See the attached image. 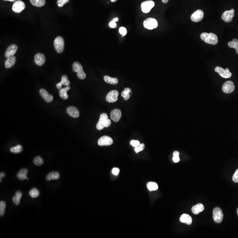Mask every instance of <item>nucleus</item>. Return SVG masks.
<instances>
[{
	"label": "nucleus",
	"instance_id": "nucleus-12",
	"mask_svg": "<svg viewBox=\"0 0 238 238\" xmlns=\"http://www.w3.org/2000/svg\"><path fill=\"white\" fill-rule=\"evenodd\" d=\"M119 96V92L116 90L110 91L106 96V100L109 103H114L117 102Z\"/></svg>",
	"mask_w": 238,
	"mask_h": 238
},
{
	"label": "nucleus",
	"instance_id": "nucleus-14",
	"mask_svg": "<svg viewBox=\"0 0 238 238\" xmlns=\"http://www.w3.org/2000/svg\"><path fill=\"white\" fill-rule=\"evenodd\" d=\"M25 8V5L21 1H17L14 3L12 5V9L13 11L16 13H20Z\"/></svg>",
	"mask_w": 238,
	"mask_h": 238
},
{
	"label": "nucleus",
	"instance_id": "nucleus-39",
	"mask_svg": "<svg viewBox=\"0 0 238 238\" xmlns=\"http://www.w3.org/2000/svg\"><path fill=\"white\" fill-rule=\"evenodd\" d=\"M228 46L231 48H234L235 49V50L238 49V43H235L233 42V41H231V42H229L228 43Z\"/></svg>",
	"mask_w": 238,
	"mask_h": 238
},
{
	"label": "nucleus",
	"instance_id": "nucleus-24",
	"mask_svg": "<svg viewBox=\"0 0 238 238\" xmlns=\"http://www.w3.org/2000/svg\"><path fill=\"white\" fill-rule=\"evenodd\" d=\"M70 88V86H67L65 88L60 89V91H59L60 97L63 99H67L68 98V96L67 94V91L69 90Z\"/></svg>",
	"mask_w": 238,
	"mask_h": 238
},
{
	"label": "nucleus",
	"instance_id": "nucleus-49",
	"mask_svg": "<svg viewBox=\"0 0 238 238\" xmlns=\"http://www.w3.org/2000/svg\"><path fill=\"white\" fill-rule=\"evenodd\" d=\"M4 1H11V2H13V1H15L16 0H4Z\"/></svg>",
	"mask_w": 238,
	"mask_h": 238
},
{
	"label": "nucleus",
	"instance_id": "nucleus-30",
	"mask_svg": "<svg viewBox=\"0 0 238 238\" xmlns=\"http://www.w3.org/2000/svg\"><path fill=\"white\" fill-rule=\"evenodd\" d=\"M131 92V89L129 88H126L122 91L121 93V96L124 98L125 100H127L129 99L130 97V93Z\"/></svg>",
	"mask_w": 238,
	"mask_h": 238
},
{
	"label": "nucleus",
	"instance_id": "nucleus-36",
	"mask_svg": "<svg viewBox=\"0 0 238 238\" xmlns=\"http://www.w3.org/2000/svg\"><path fill=\"white\" fill-rule=\"evenodd\" d=\"M179 153L178 151H175L173 153V161L175 163H177L180 160L179 158Z\"/></svg>",
	"mask_w": 238,
	"mask_h": 238
},
{
	"label": "nucleus",
	"instance_id": "nucleus-13",
	"mask_svg": "<svg viewBox=\"0 0 238 238\" xmlns=\"http://www.w3.org/2000/svg\"><path fill=\"white\" fill-rule=\"evenodd\" d=\"M235 88L234 83L231 81L225 82L222 86V90L226 94H230L233 92Z\"/></svg>",
	"mask_w": 238,
	"mask_h": 238
},
{
	"label": "nucleus",
	"instance_id": "nucleus-33",
	"mask_svg": "<svg viewBox=\"0 0 238 238\" xmlns=\"http://www.w3.org/2000/svg\"><path fill=\"white\" fill-rule=\"evenodd\" d=\"M39 191L36 188H33L29 192L30 196L33 198H36L39 196Z\"/></svg>",
	"mask_w": 238,
	"mask_h": 238
},
{
	"label": "nucleus",
	"instance_id": "nucleus-50",
	"mask_svg": "<svg viewBox=\"0 0 238 238\" xmlns=\"http://www.w3.org/2000/svg\"><path fill=\"white\" fill-rule=\"evenodd\" d=\"M110 1H112V2H116V1H117V0H110Z\"/></svg>",
	"mask_w": 238,
	"mask_h": 238
},
{
	"label": "nucleus",
	"instance_id": "nucleus-34",
	"mask_svg": "<svg viewBox=\"0 0 238 238\" xmlns=\"http://www.w3.org/2000/svg\"><path fill=\"white\" fill-rule=\"evenodd\" d=\"M44 161L41 157L39 156H36L34 160V163L37 166H41L43 164Z\"/></svg>",
	"mask_w": 238,
	"mask_h": 238
},
{
	"label": "nucleus",
	"instance_id": "nucleus-46",
	"mask_svg": "<svg viewBox=\"0 0 238 238\" xmlns=\"http://www.w3.org/2000/svg\"><path fill=\"white\" fill-rule=\"evenodd\" d=\"M119 18L118 17H116V18H113V20L114 21V22H117L119 20Z\"/></svg>",
	"mask_w": 238,
	"mask_h": 238
},
{
	"label": "nucleus",
	"instance_id": "nucleus-18",
	"mask_svg": "<svg viewBox=\"0 0 238 238\" xmlns=\"http://www.w3.org/2000/svg\"><path fill=\"white\" fill-rule=\"evenodd\" d=\"M40 95L42 98L45 100L47 102L49 103L52 102L53 100V96L49 94L48 92L46 90L42 89L39 90Z\"/></svg>",
	"mask_w": 238,
	"mask_h": 238
},
{
	"label": "nucleus",
	"instance_id": "nucleus-48",
	"mask_svg": "<svg viewBox=\"0 0 238 238\" xmlns=\"http://www.w3.org/2000/svg\"><path fill=\"white\" fill-rule=\"evenodd\" d=\"M233 42L235 43H238V40L237 39H236V38H235V39H234L233 40Z\"/></svg>",
	"mask_w": 238,
	"mask_h": 238
},
{
	"label": "nucleus",
	"instance_id": "nucleus-11",
	"mask_svg": "<svg viewBox=\"0 0 238 238\" xmlns=\"http://www.w3.org/2000/svg\"><path fill=\"white\" fill-rule=\"evenodd\" d=\"M204 17V12L202 10L198 9L194 12L191 16V20L194 22H199L202 21Z\"/></svg>",
	"mask_w": 238,
	"mask_h": 238
},
{
	"label": "nucleus",
	"instance_id": "nucleus-23",
	"mask_svg": "<svg viewBox=\"0 0 238 238\" xmlns=\"http://www.w3.org/2000/svg\"><path fill=\"white\" fill-rule=\"evenodd\" d=\"M16 58L15 56H11L7 58L5 62V67L6 68H9L12 67L15 64Z\"/></svg>",
	"mask_w": 238,
	"mask_h": 238
},
{
	"label": "nucleus",
	"instance_id": "nucleus-21",
	"mask_svg": "<svg viewBox=\"0 0 238 238\" xmlns=\"http://www.w3.org/2000/svg\"><path fill=\"white\" fill-rule=\"evenodd\" d=\"M204 209H205V207L203 204L199 203L193 206L191 210L194 214L197 215L200 212L203 211Z\"/></svg>",
	"mask_w": 238,
	"mask_h": 238
},
{
	"label": "nucleus",
	"instance_id": "nucleus-15",
	"mask_svg": "<svg viewBox=\"0 0 238 238\" xmlns=\"http://www.w3.org/2000/svg\"><path fill=\"white\" fill-rule=\"evenodd\" d=\"M17 49H18V47L16 45H14V44L11 45L7 48V50L6 51L5 53V57L8 58L11 56H13L16 53Z\"/></svg>",
	"mask_w": 238,
	"mask_h": 238
},
{
	"label": "nucleus",
	"instance_id": "nucleus-1",
	"mask_svg": "<svg viewBox=\"0 0 238 238\" xmlns=\"http://www.w3.org/2000/svg\"><path fill=\"white\" fill-rule=\"evenodd\" d=\"M200 38L202 41L211 45H215L218 42L217 36L214 34L210 33H202L200 35Z\"/></svg>",
	"mask_w": 238,
	"mask_h": 238
},
{
	"label": "nucleus",
	"instance_id": "nucleus-38",
	"mask_svg": "<svg viewBox=\"0 0 238 238\" xmlns=\"http://www.w3.org/2000/svg\"><path fill=\"white\" fill-rule=\"evenodd\" d=\"M69 0H58L57 1V5L59 7H62L65 4L69 2Z\"/></svg>",
	"mask_w": 238,
	"mask_h": 238
},
{
	"label": "nucleus",
	"instance_id": "nucleus-51",
	"mask_svg": "<svg viewBox=\"0 0 238 238\" xmlns=\"http://www.w3.org/2000/svg\"><path fill=\"white\" fill-rule=\"evenodd\" d=\"M236 53H237V54H238V49H236Z\"/></svg>",
	"mask_w": 238,
	"mask_h": 238
},
{
	"label": "nucleus",
	"instance_id": "nucleus-3",
	"mask_svg": "<svg viewBox=\"0 0 238 238\" xmlns=\"http://www.w3.org/2000/svg\"><path fill=\"white\" fill-rule=\"evenodd\" d=\"M73 71L77 73V76L80 80H84L86 78V74L84 71L82 65L78 62H75L72 65Z\"/></svg>",
	"mask_w": 238,
	"mask_h": 238
},
{
	"label": "nucleus",
	"instance_id": "nucleus-32",
	"mask_svg": "<svg viewBox=\"0 0 238 238\" xmlns=\"http://www.w3.org/2000/svg\"><path fill=\"white\" fill-rule=\"evenodd\" d=\"M10 150L11 153L18 154L22 152L23 150V147L20 145H18L14 147H11Z\"/></svg>",
	"mask_w": 238,
	"mask_h": 238
},
{
	"label": "nucleus",
	"instance_id": "nucleus-25",
	"mask_svg": "<svg viewBox=\"0 0 238 238\" xmlns=\"http://www.w3.org/2000/svg\"><path fill=\"white\" fill-rule=\"evenodd\" d=\"M28 170L27 169H22L17 174V177L19 179L21 180H24V179H26L27 180L28 179V178L27 177V174H28Z\"/></svg>",
	"mask_w": 238,
	"mask_h": 238
},
{
	"label": "nucleus",
	"instance_id": "nucleus-47",
	"mask_svg": "<svg viewBox=\"0 0 238 238\" xmlns=\"http://www.w3.org/2000/svg\"><path fill=\"white\" fill-rule=\"evenodd\" d=\"M162 3H164V4H166L168 3L169 1V0H161Z\"/></svg>",
	"mask_w": 238,
	"mask_h": 238
},
{
	"label": "nucleus",
	"instance_id": "nucleus-9",
	"mask_svg": "<svg viewBox=\"0 0 238 238\" xmlns=\"http://www.w3.org/2000/svg\"><path fill=\"white\" fill-rule=\"evenodd\" d=\"M154 5L155 3L154 1H146L142 3V10L144 13H147L150 11Z\"/></svg>",
	"mask_w": 238,
	"mask_h": 238
},
{
	"label": "nucleus",
	"instance_id": "nucleus-52",
	"mask_svg": "<svg viewBox=\"0 0 238 238\" xmlns=\"http://www.w3.org/2000/svg\"><path fill=\"white\" fill-rule=\"evenodd\" d=\"M237 214H238V210H237Z\"/></svg>",
	"mask_w": 238,
	"mask_h": 238
},
{
	"label": "nucleus",
	"instance_id": "nucleus-43",
	"mask_svg": "<svg viewBox=\"0 0 238 238\" xmlns=\"http://www.w3.org/2000/svg\"><path fill=\"white\" fill-rule=\"evenodd\" d=\"M109 26L110 28H117V24L116 22H114V21L112 20L109 23Z\"/></svg>",
	"mask_w": 238,
	"mask_h": 238
},
{
	"label": "nucleus",
	"instance_id": "nucleus-5",
	"mask_svg": "<svg viewBox=\"0 0 238 238\" xmlns=\"http://www.w3.org/2000/svg\"><path fill=\"white\" fill-rule=\"evenodd\" d=\"M143 25L147 29L153 30L158 27V21L154 18H148L143 22Z\"/></svg>",
	"mask_w": 238,
	"mask_h": 238
},
{
	"label": "nucleus",
	"instance_id": "nucleus-22",
	"mask_svg": "<svg viewBox=\"0 0 238 238\" xmlns=\"http://www.w3.org/2000/svg\"><path fill=\"white\" fill-rule=\"evenodd\" d=\"M180 221L181 223H185L187 225H190L192 222V219L189 215L183 214L180 216Z\"/></svg>",
	"mask_w": 238,
	"mask_h": 238
},
{
	"label": "nucleus",
	"instance_id": "nucleus-44",
	"mask_svg": "<svg viewBox=\"0 0 238 238\" xmlns=\"http://www.w3.org/2000/svg\"><path fill=\"white\" fill-rule=\"evenodd\" d=\"M119 172H120V170H119L118 168H114L112 170V173L113 175H116V176H117Z\"/></svg>",
	"mask_w": 238,
	"mask_h": 238
},
{
	"label": "nucleus",
	"instance_id": "nucleus-16",
	"mask_svg": "<svg viewBox=\"0 0 238 238\" xmlns=\"http://www.w3.org/2000/svg\"><path fill=\"white\" fill-rule=\"evenodd\" d=\"M121 112L120 109H115L111 112L110 117L113 121L117 122L121 119Z\"/></svg>",
	"mask_w": 238,
	"mask_h": 238
},
{
	"label": "nucleus",
	"instance_id": "nucleus-41",
	"mask_svg": "<svg viewBox=\"0 0 238 238\" xmlns=\"http://www.w3.org/2000/svg\"><path fill=\"white\" fill-rule=\"evenodd\" d=\"M130 144L133 147H136L139 146L140 144V142L139 141L132 140L130 142Z\"/></svg>",
	"mask_w": 238,
	"mask_h": 238
},
{
	"label": "nucleus",
	"instance_id": "nucleus-4",
	"mask_svg": "<svg viewBox=\"0 0 238 238\" xmlns=\"http://www.w3.org/2000/svg\"><path fill=\"white\" fill-rule=\"evenodd\" d=\"M54 46L57 52L61 53L63 52L65 47V42L62 37L58 36L55 38Z\"/></svg>",
	"mask_w": 238,
	"mask_h": 238
},
{
	"label": "nucleus",
	"instance_id": "nucleus-26",
	"mask_svg": "<svg viewBox=\"0 0 238 238\" xmlns=\"http://www.w3.org/2000/svg\"><path fill=\"white\" fill-rule=\"evenodd\" d=\"M22 195V193L20 191H18L16 193L15 196L12 198V201L16 205H19Z\"/></svg>",
	"mask_w": 238,
	"mask_h": 238
},
{
	"label": "nucleus",
	"instance_id": "nucleus-28",
	"mask_svg": "<svg viewBox=\"0 0 238 238\" xmlns=\"http://www.w3.org/2000/svg\"><path fill=\"white\" fill-rule=\"evenodd\" d=\"M104 80L106 83L112 85H116L118 83V80L115 78H112L108 76H105L104 77Z\"/></svg>",
	"mask_w": 238,
	"mask_h": 238
},
{
	"label": "nucleus",
	"instance_id": "nucleus-2",
	"mask_svg": "<svg viewBox=\"0 0 238 238\" xmlns=\"http://www.w3.org/2000/svg\"><path fill=\"white\" fill-rule=\"evenodd\" d=\"M111 124V121L109 119L108 115L106 113H102L100 115L96 127L98 130H101L105 127H109Z\"/></svg>",
	"mask_w": 238,
	"mask_h": 238
},
{
	"label": "nucleus",
	"instance_id": "nucleus-6",
	"mask_svg": "<svg viewBox=\"0 0 238 238\" xmlns=\"http://www.w3.org/2000/svg\"><path fill=\"white\" fill-rule=\"evenodd\" d=\"M224 215L222 210L220 208L216 207L213 211V219L216 223H220L223 220Z\"/></svg>",
	"mask_w": 238,
	"mask_h": 238
},
{
	"label": "nucleus",
	"instance_id": "nucleus-7",
	"mask_svg": "<svg viewBox=\"0 0 238 238\" xmlns=\"http://www.w3.org/2000/svg\"><path fill=\"white\" fill-rule=\"evenodd\" d=\"M215 71L218 73L221 77L226 79L230 78L232 76V74L230 71L229 68H226V69L225 70L220 67L217 66L215 68Z\"/></svg>",
	"mask_w": 238,
	"mask_h": 238
},
{
	"label": "nucleus",
	"instance_id": "nucleus-42",
	"mask_svg": "<svg viewBox=\"0 0 238 238\" xmlns=\"http://www.w3.org/2000/svg\"><path fill=\"white\" fill-rule=\"evenodd\" d=\"M233 181L235 183H238V169L235 171L233 177Z\"/></svg>",
	"mask_w": 238,
	"mask_h": 238
},
{
	"label": "nucleus",
	"instance_id": "nucleus-17",
	"mask_svg": "<svg viewBox=\"0 0 238 238\" xmlns=\"http://www.w3.org/2000/svg\"><path fill=\"white\" fill-rule=\"evenodd\" d=\"M34 61L36 65L41 66L45 64L46 58L44 55L42 53H38L35 55Z\"/></svg>",
	"mask_w": 238,
	"mask_h": 238
},
{
	"label": "nucleus",
	"instance_id": "nucleus-31",
	"mask_svg": "<svg viewBox=\"0 0 238 238\" xmlns=\"http://www.w3.org/2000/svg\"><path fill=\"white\" fill-rule=\"evenodd\" d=\"M147 187L148 189L150 191H156L158 188V184H156V183L152 182L148 183L147 184Z\"/></svg>",
	"mask_w": 238,
	"mask_h": 238
},
{
	"label": "nucleus",
	"instance_id": "nucleus-35",
	"mask_svg": "<svg viewBox=\"0 0 238 238\" xmlns=\"http://www.w3.org/2000/svg\"><path fill=\"white\" fill-rule=\"evenodd\" d=\"M5 202L3 201H1L0 202V215L1 216H3L5 214Z\"/></svg>",
	"mask_w": 238,
	"mask_h": 238
},
{
	"label": "nucleus",
	"instance_id": "nucleus-8",
	"mask_svg": "<svg viewBox=\"0 0 238 238\" xmlns=\"http://www.w3.org/2000/svg\"><path fill=\"white\" fill-rule=\"evenodd\" d=\"M113 143V140L108 136H103L98 141V144L100 146H108Z\"/></svg>",
	"mask_w": 238,
	"mask_h": 238
},
{
	"label": "nucleus",
	"instance_id": "nucleus-20",
	"mask_svg": "<svg viewBox=\"0 0 238 238\" xmlns=\"http://www.w3.org/2000/svg\"><path fill=\"white\" fill-rule=\"evenodd\" d=\"M70 82L69 80H68L67 76L66 75H64L63 76L61 77V82L58 83L56 85V87L58 89H61L62 88V85L65 86H67L69 85Z\"/></svg>",
	"mask_w": 238,
	"mask_h": 238
},
{
	"label": "nucleus",
	"instance_id": "nucleus-37",
	"mask_svg": "<svg viewBox=\"0 0 238 238\" xmlns=\"http://www.w3.org/2000/svg\"><path fill=\"white\" fill-rule=\"evenodd\" d=\"M144 148L145 145L143 143H142V144H140L139 146L135 147L134 150H135V152H136V154H138L139 152L142 151V150L144 149Z\"/></svg>",
	"mask_w": 238,
	"mask_h": 238
},
{
	"label": "nucleus",
	"instance_id": "nucleus-29",
	"mask_svg": "<svg viewBox=\"0 0 238 238\" xmlns=\"http://www.w3.org/2000/svg\"><path fill=\"white\" fill-rule=\"evenodd\" d=\"M33 5L37 7L43 6L46 4V0H30Z\"/></svg>",
	"mask_w": 238,
	"mask_h": 238
},
{
	"label": "nucleus",
	"instance_id": "nucleus-27",
	"mask_svg": "<svg viewBox=\"0 0 238 238\" xmlns=\"http://www.w3.org/2000/svg\"><path fill=\"white\" fill-rule=\"evenodd\" d=\"M60 178V174L58 172H52L49 173L47 177V181L57 179Z\"/></svg>",
	"mask_w": 238,
	"mask_h": 238
},
{
	"label": "nucleus",
	"instance_id": "nucleus-45",
	"mask_svg": "<svg viewBox=\"0 0 238 238\" xmlns=\"http://www.w3.org/2000/svg\"><path fill=\"white\" fill-rule=\"evenodd\" d=\"M5 176V174L4 173H1V175H0V178H1V179H0V180H1L0 181H1V179H2V178L4 177Z\"/></svg>",
	"mask_w": 238,
	"mask_h": 238
},
{
	"label": "nucleus",
	"instance_id": "nucleus-10",
	"mask_svg": "<svg viewBox=\"0 0 238 238\" xmlns=\"http://www.w3.org/2000/svg\"><path fill=\"white\" fill-rule=\"evenodd\" d=\"M235 15V10L233 9L229 11H226L223 13L221 18L225 22L229 23L233 20Z\"/></svg>",
	"mask_w": 238,
	"mask_h": 238
},
{
	"label": "nucleus",
	"instance_id": "nucleus-19",
	"mask_svg": "<svg viewBox=\"0 0 238 238\" xmlns=\"http://www.w3.org/2000/svg\"><path fill=\"white\" fill-rule=\"evenodd\" d=\"M67 113L71 117L73 118L79 117L80 112L76 107L74 106H70L67 109Z\"/></svg>",
	"mask_w": 238,
	"mask_h": 238
},
{
	"label": "nucleus",
	"instance_id": "nucleus-40",
	"mask_svg": "<svg viewBox=\"0 0 238 238\" xmlns=\"http://www.w3.org/2000/svg\"><path fill=\"white\" fill-rule=\"evenodd\" d=\"M119 33L122 35V36H125L127 33V30L126 28L124 27H121L119 29Z\"/></svg>",
	"mask_w": 238,
	"mask_h": 238
}]
</instances>
